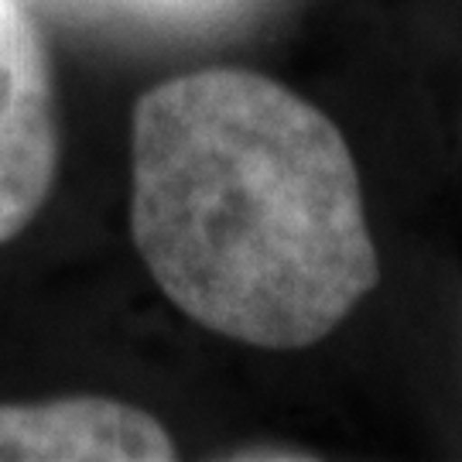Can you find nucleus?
I'll list each match as a JSON object with an SVG mask.
<instances>
[{
  "label": "nucleus",
  "instance_id": "3",
  "mask_svg": "<svg viewBox=\"0 0 462 462\" xmlns=\"http://www.w3.org/2000/svg\"><path fill=\"white\" fill-rule=\"evenodd\" d=\"M175 439L154 414L79 394L0 404V462H171Z\"/></svg>",
  "mask_w": 462,
  "mask_h": 462
},
{
  "label": "nucleus",
  "instance_id": "1",
  "mask_svg": "<svg viewBox=\"0 0 462 462\" xmlns=\"http://www.w3.org/2000/svg\"><path fill=\"white\" fill-rule=\"evenodd\" d=\"M131 233L168 301L233 343L301 349L380 281L346 137L295 89L202 69L134 103Z\"/></svg>",
  "mask_w": 462,
  "mask_h": 462
},
{
  "label": "nucleus",
  "instance_id": "2",
  "mask_svg": "<svg viewBox=\"0 0 462 462\" xmlns=\"http://www.w3.org/2000/svg\"><path fill=\"white\" fill-rule=\"evenodd\" d=\"M59 103L34 17L0 0V247L32 226L59 175Z\"/></svg>",
  "mask_w": 462,
  "mask_h": 462
}]
</instances>
